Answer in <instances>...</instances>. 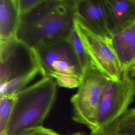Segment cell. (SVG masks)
<instances>
[{
	"mask_svg": "<svg viewBox=\"0 0 135 135\" xmlns=\"http://www.w3.org/2000/svg\"><path fill=\"white\" fill-rule=\"evenodd\" d=\"M75 18V0H42L20 16L16 38L34 50L68 40Z\"/></svg>",
	"mask_w": 135,
	"mask_h": 135,
	"instance_id": "1",
	"label": "cell"
},
{
	"mask_svg": "<svg viewBox=\"0 0 135 135\" xmlns=\"http://www.w3.org/2000/svg\"><path fill=\"white\" fill-rule=\"evenodd\" d=\"M56 86L54 79L44 76L16 94L4 135H18L42 127L55 103Z\"/></svg>",
	"mask_w": 135,
	"mask_h": 135,
	"instance_id": "2",
	"label": "cell"
},
{
	"mask_svg": "<svg viewBox=\"0 0 135 135\" xmlns=\"http://www.w3.org/2000/svg\"><path fill=\"white\" fill-rule=\"evenodd\" d=\"M38 74L42 72L35 50L16 37L0 44V97H14Z\"/></svg>",
	"mask_w": 135,
	"mask_h": 135,
	"instance_id": "3",
	"label": "cell"
},
{
	"mask_svg": "<svg viewBox=\"0 0 135 135\" xmlns=\"http://www.w3.org/2000/svg\"><path fill=\"white\" fill-rule=\"evenodd\" d=\"M43 77L50 76L60 86L78 88L83 70L68 40L35 50Z\"/></svg>",
	"mask_w": 135,
	"mask_h": 135,
	"instance_id": "4",
	"label": "cell"
},
{
	"mask_svg": "<svg viewBox=\"0 0 135 135\" xmlns=\"http://www.w3.org/2000/svg\"><path fill=\"white\" fill-rule=\"evenodd\" d=\"M135 96V81L129 70L117 80L109 79L102 93L95 119L97 132L111 123L126 111Z\"/></svg>",
	"mask_w": 135,
	"mask_h": 135,
	"instance_id": "5",
	"label": "cell"
},
{
	"mask_svg": "<svg viewBox=\"0 0 135 135\" xmlns=\"http://www.w3.org/2000/svg\"><path fill=\"white\" fill-rule=\"evenodd\" d=\"M109 78L95 67L83 71L77 92L71 98L73 120L95 130V119L103 88Z\"/></svg>",
	"mask_w": 135,
	"mask_h": 135,
	"instance_id": "6",
	"label": "cell"
},
{
	"mask_svg": "<svg viewBox=\"0 0 135 135\" xmlns=\"http://www.w3.org/2000/svg\"><path fill=\"white\" fill-rule=\"evenodd\" d=\"M75 28L94 66L109 79H118L122 71L111 38L95 33L76 18Z\"/></svg>",
	"mask_w": 135,
	"mask_h": 135,
	"instance_id": "7",
	"label": "cell"
},
{
	"mask_svg": "<svg viewBox=\"0 0 135 135\" xmlns=\"http://www.w3.org/2000/svg\"><path fill=\"white\" fill-rule=\"evenodd\" d=\"M76 18L100 35L112 38L103 0H75Z\"/></svg>",
	"mask_w": 135,
	"mask_h": 135,
	"instance_id": "8",
	"label": "cell"
},
{
	"mask_svg": "<svg viewBox=\"0 0 135 135\" xmlns=\"http://www.w3.org/2000/svg\"><path fill=\"white\" fill-rule=\"evenodd\" d=\"M112 37L135 24V0H103Z\"/></svg>",
	"mask_w": 135,
	"mask_h": 135,
	"instance_id": "9",
	"label": "cell"
},
{
	"mask_svg": "<svg viewBox=\"0 0 135 135\" xmlns=\"http://www.w3.org/2000/svg\"><path fill=\"white\" fill-rule=\"evenodd\" d=\"M111 42L122 72L129 70L135 62V24L113 35Z\"/></svg>",
	"mask_w": 135,
	"mask_h": 135,
	"instance_id": "10",
	"label": "cell"
},
{
	"mask_svg": "<svg viewBox=\"0 0 135 135\" xmlns=\"http://www.w3.org/2000/svg\"><path fill=\"white\" fill-rule=\"evenodd\" d=\"M20 17L17 0L0 1V44L16 37Z\"/></svg>",
	"mask_w": 135,
	"mask_h": 135,
	"instance_id": "11",
	"label": "cell"
},
{
	"mask_svg": "<svg viewBox=\"0 0 135 135\" xmlns=\"http://www.w3.org/2000/svg\"><path fill=\"white\" fill-rule=\"evenodd\" d=\"M91 135H135V108L128 109L121 116Z\"/></svg>",
	"mask_w": 135,
	"mask_h": 135,
	"instance_id": "12",
	"label": "cell"
},
{
	"mask_svg": "<svg viewBox=\"0 0 135 135\" xmlns=\"http://www.w3.org/2000/svg\"><path fill=\"white\" fill-rule=\"evenodd\" d=\"M69 40L83 70L84 71L88 68L94 66L90 57L85 51L75 27L69 38Z\"/></svg>",
	"mask_w": 135,
	"mask_h": 135,
	"instance_id": "13",
	"label": "cell"
},
{
	"mask_svg": "<svg viewBox=\"0 0 135 135\" xmlns=\"http://www.w3.org/2000/svg\"><path fill=\"white\" fill-rule=\"evenodd\" d=\"M15 97H0V135H4L9 121Z\"/></svg>",
	"mask_w": 135,
	"mask_h": 135,
	"instance_id": "14",
	"label": "cell"
},
{
	"mask_svg": "<svg viewBox=\"0 0 135 135\" xmlns=\"http://www.w3.org/2000/svg\"><path fill=\"white\" fill-rule=\"evenodd\" d=\"M42 0H17L20 16L29 12Z\"/></svg>",
	"mask_w": 135,
	"mask_h": 135,
	"instance_id": "15",
	"label": "cell"
},
{
	"mask_svg": "<svg viewBox=\"0 0 135 135\" xmlns=\"http://www.w3.org/2000/svg\"><path fill=\"white\" fill-rule=\"evenodd\" d=\"M18 135H60L53 130L43 126L30 129L23 132Z\"/></svg>",
	"mask_w": 135,
	"mask_h": 135,
	"instance_id": "16",
	"label": "cell"
},
{
	"mask_svg": "<svg viewBox=\"0 0 135 135\" xmlns=\"http://www.w3.org/2000/svg\"><path fill=\"white\" fill-rule=\"evenodd\" d=\"M129 71L130 73L135 72V62L132 64V65L131 66V68L129 69Z\"/></svg>",
	"mask_w": 135,
	"mask_h": 135,
	"instance_id": "17",
	"label": "cell"
},
{
	"mask_svg": "<svg viewBox=\"0 0 135 135\" xmlns=\"http://www.w3.org/2000/svg\"><path fill=\"white\" fill-rule=\"evenodd\" d=\"M70 135H85V134H82L81 133H74V134H70ZM90 135H91V134H90Z\"/></svg>",
	"mask_w": 135,
	"mask_h": 135,
	"instance_id": "18",
	"label": "cell"
},
{
	"mask_svg": "<svg viewBox=\"0 0 135 135\" xmlns=\"http://www.w3.org/2000/svg\"><path fill=\"white\" fill-rule=\"evenodd\" d=\"M130 74H131V75L133 77L135 76V72H133V73H130Z\"/></svg>",
	"mask_w": 135,
	"mask_h": 135,
	"instance_id": "19",
	"label": "cell"
}]
</instances>
